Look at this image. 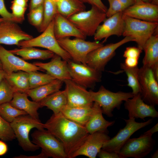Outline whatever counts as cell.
Instances as JSON below:
<instances>
[{"label":"cell","instance_id":"cb8c5ba5","mask_svg":"<svg viewBox=\"0 0 158 158\" xmlns=\"http://www.w3.org/2000/svg\"><path fill=\"white\" fill-rule=\"evenodd\" d=\"M24 92H15L13 98L9 102L14 107L25 112L33 118L40 120L38 109L41 107L39 102L30 100Z\"/></svg>","mask_w":158,"mask_h":158},{"label":"cell","instance_id":"484cf974","mask_svg":"<svg viewBox=\"0 0 158 158\" xmlns=\"http://www.w3.org/2000/svg\"><path fill=\"white\" fill-rule=\"evenodd\" d=\"M92 107H74L66 105L61 112L68 119L85 126L91 116Z\"/></svg>","mask_w":158,"mask_h":158},{"label":"cell","instance_id":"8fae6325","mask_svg":"<svg viewBox=\"0 0 158 158\" xmlns=\"http://www.w3.org/2000/svg\"><path fill=\"white\" fill-rule=\"evenodd\" d=\"M71 80L85 88H93L96 83L100 82L102 72L87 64L75 62L71 60L67 62Z\"/></svg>","mask_w":158,"mask_h":158},{"label":"cell","instance_id":"7bdbcfd3","mask_svg":"<svg viewBox=\"0 0 158 158\" xmlns=\"http://www.w3.org/2000/svg\"><path fill=\"white\" fill-rule=\"evenodd\" d=\"M83 3H87L92 6H95L102 11L106 13L107 8L101 0H80Z\"/></svg>","mask_w":158,"mask_h":158},{"label":"cell","instance_id":"74e56055","mask_svg":"<svg viewBox=\"0 0 158 158\" xmlns=\"http://www.w3.org/2000/svg\"><path fill=\"white\" fill-rule=\"evenodd\" d=\"M15 92L6 79H3L0 84V104L10 102Z\"/></svg>","mask_w":158,"mask_h":158},{"label":"cell","instance_id":"836d02e7","mask_svg":"<svg viewBox=\"0 0 158 158\" xmlns=\"http://www.w3.org/2000/svg\"><path fill=\"white\" fill-rule=\"evenodd\" d=\"M29 83V89L34 88L49 83L55 79L52 76L47 73L31 71L28 72Z\"/></svg>","mask_w":158,"mask_h":158},{"label":"cell","instance_id":"52a82bcc","mask_svg":"<svg viewBox=\"0 0 158 158\" xmlns=\"http://www.w3.org/2000/svg\"><path fill=\"white\" fill-rule=\"evenodd\" d=\"M60 46L70 56L74 62L84 64L87 55L94 50L104 45L102 42L90 41L76 38L67 37L57 40Z\"/></svg>","mask_w":158,"mask_h":158},{"label":"cell","instance_id":"44dd1931","mask_svg":"<svg viewBox=\"0 0 158 158\" xmlns=\"http://www.w3.org/2000/svg\"><path fill=\"white\" fill-rule=\"evenodd\" d=\"M52 76L56 79L63 81L67 80H71L67 61L63 60L59 55L55 54L51 61L44 63L40 62L33 63Z\"/></svg>","mask_w":158,"mask_h":158},{"label":"cell","instance_id":"60d3db41","mask_svg":"<svg viewBox=\"0 0 158 158\" xmlns=\"http://www.w3.org/2000/svg\"><path fill=\"white\" fill-rule=\"evenodd\" d=\"M0 15L5 20L12 21L17 23H21L24 19L18 18L9 12L7 9L4 0H0Z\"/></svg>","mask_w":158,"mask_h":158},{"label":"cell","instance_id":"2e32d148","mask_svg":"<svg viewBox=\"0 0 158 158\" xmlns=\"http://www.w3.org/2000/svg\"><path fill=\"white\" fill-rule=\"evenodd\" d=\"M107 133L96 132L89 134L79 148L70 158L83 155L89 158H95L104 143L110 139Z\"/></svg>","mask_w":158,"mask_h":158},{"label":"cell","instance_id":"b9f144b4","mask_svg":"<svg viewBox=\"0 0 158 158\" xmlns=\"http://www.w3.org/2000/svg\"><path fill=\"white\" fill-rule=\"evenodd\" d=\"M142 50L138 47H128L126 48L124 51L123 56L125 58H130L139 59Z\"/></svg>","mask_w":158,"mask_h":158},{"label":"cell","instance_id":"6f0895ef","mask_svg":"<svg viewBox=\"0 0 158 158\" xmlns=\"http://www.w3.org/2000/svg\"><path fill=\"white\" fill-rule=\"evenodd\" d=\"M5 20V19L3 18H0V22L3 20Z\"/></svg>","mask_w":158,"mask_h":158},{"label":"cell","instance_id":"d6a6232c","mask_svg":"<svg viewBox=\"0 0 158 158\" xmlns=\"http://www.w3.org/2000/svg\"><path fill=\"white\" fill-rule=\"evenodd\" d=\"M44 17L42 23L38 29L43 32L54 18L58 12L56 5L53 0H44L43 3Z\"/></svg>","mask_w":158,"mask_h":158},{"label":"cell","instance_id":"f6af8a7d","mask_svg":"<svg viewBox=\"0 0 158 158\" xmlns=\"http://www.w3.org/2000/svg\"><path fill=\"white\" fill-rule=\"evenodd\" d=\"M139 59L136 58H125L124 63L127 66L129 67H134L138 66Z\"/></svg>","mask_w":158,"mask_h":158},{"label":"cell","instance_id":"1f68e13d","mask_svg":"<svg viewBox=\"0 0 158 158\" xmlns=\"http://www.w3.org/2000/svg\"><path fill=\"white\" fill-rule=\"evenodd\" d=\"M120 66L127 76L128 85L132 89V93L134 95L140 93V88L139 80V68L138 66L128 67L124 63H121Z\"/></svg>","mask_w":158,"mask_h":158},{"label":"cell","instance_id":"bcb514c9","mask_svg":"<svg viewBox=\"0 0 158 158\" xmlns=\"http://www.w3.org/2000/svg\"><path fill=\"white\" fill-rule=\"evenodd\" d=\"M44 0H30L29 6V11L43 4Z\"/></svg>","mask_w":158,"mask_h":158},{"label":"cell","instance_id":"8d00e7d4","mask_svg":"<svg viewBox=\"0 0 158 158\" xmlns=\"http://www.w3.org/2000/svg\"><path fill=\"white\" fill-rule=\"evenodd\" d=\"M16 138L10 123L0 115V139L3 140L9 141Z\"/></svg>","mask_w":158,"mask_h":158},{"label":"cell","instance_id":"277c9868","mask_svg":"<svg viewBox=\"0 0 158 158\" xmlns=\"http://www.w3.org/2000/svg\"><path fill=\"white\" fill-rule=\"evenodd\" d=\"M89 91L93 102L97 103L101 107L102 113L109 117L113 116L112 112L114 109H119L123 101L132 98L134 95L131 92H113L102 85L97 92L91 90Z\"/></svg>","mask_w":158,"mask_h":158},{"label":"cell","instance_id":"6da1fadb","mask_svg":"<svg viewBox=\"0 0 158 158\" xmlns=\"http://www.w3.org/2000/svg\"><path fill=\"white\" fill-rule=\"evenodd\" d=\"M43 125L62 142L68 158L79 148L89 134L84 126L68 119L61 112L53 114Z\"/></svg>","mask_w":158,"mask_h":158},{"label":"cell","instance_id":"7a4b0ae2","mask_svg":"<svg viewBox=\"0 0 158 158\" xmlns=\"http://www.w3.org/2000/svg\"><path fill=\"white\" fill-rule=\"evenodd\" d=\"M18 144L25 151L33 152L40 148L31 141L29 134L31 130L36 128L39 130L45 128L40 120L36 119L28 114L19 116L10 123Z\"/></svg>","mask_w":158,"mask_h":158},{"label":"cell","instance_id":"7dc6e473","mask_svg":"<svg viewBox=\"0 0 158 158\" xmlns=\"http://www.w3.org/2000/svg\"><path fill=\"white\" fill-rule=\"evenodd\" d=\"M8 150V147L7 144L4 142L0 140V156L6 154Z\"/></svg>","mask_w":158,"mask_h":158},{"label":"cell","instance_id":"d590c367","mask_svg":"<svg viewBox=\"0 0 158 158\" xmlns=\"http://www.w3.org/2000/svg\"><path fill=\"white\" fill-rule=\"evenodd\" d=\"M43 17V4L30 11L28 14V18L29 23L38 29L42 23Z\"/></svg>","mask_w":158,"mask_h":158},{"label":"cell","instance_id":"5b68a950","mask_svg":"<svg viewBox=\"0 0 158 158\" xmlns=\"http://www.w3.org/2000/svg\"><path fill=\"white\" fill-rule=\"evenodd\" d=\"M54 20L51 21L42 33L38 37L31 39L20 41L18 46L20 48L39 47L47 49L60 56L67 61L72 59L69 54L59 45L54 35Z\"/></svg>","mask_w":158,"mask_h":158},{"label":"cell","instance_id":"4fadbf2b","mask_svg":"<svg viewBox=\"0 0 158 158\" xmlns=\"http://www.w3.org/2000/svg\"><path fill=\"white\" fill-rule=\"evenodd\" d=\"M139 80L140 94L143 101L148 104H158V81L152 68L143 66L139 69Z\"/></svg>","mask_w":158,"mask_h":158},{"label":"cell","instance_id":"db71d44e","mask_svg":"<svg viewBox=\"0 0 158 158\" xmlns=\"http://www.w3.org/2000/svg\"><path fill=\"white\" fill-rule=\"evenodd\" d=\"M152 3L157 5H158V0H152Z\"/></svg>","mask_w":158,"mask_h":158},{"label":"cell","instance_id":"9a60e30c","mask_svg":"<svg viewBox=\"0 0 158 158\" xmlns=\"http://www.w3.org/2000/svg\"><path fill=\"white\" fill-rule=\"evenodd\" d=\"M100 25L93 36L95 41L104 39L102 42H105L107 38L112 35L118 37L122 35L124 31L125 23L122 12L116 13L108 17Z\"/></svg>","mask_w":158,"mask_h":158},{"label":"cell","instance_id":"4dcf8cb0","mask_svg":"<svg viewBox=\"0 0 158 158\" xmlns=\"http://www.w3.org/2000/svg\"><path fill=\"white\" fill-rule=\"evenodd\" d=\"M5 79L15 92H25L29 89L28 72L23 71L14 72L7 75Z\"/></svg>","mask_w":158,"mask_h":158},{"label":"cell","instance_id":"4316f807","mask_svg":"<svg viewBox=\"0 0 158 158\" xmlns=\"http://www.w3.org/2000/svg\"><path fill=\"white\" fill-rule=\"evenodd\" d=\"M41 107H46L52 110L53 114L60 113L62 108L67 104L66 91L59 90L48 96L39 102Z\"/></svg>","mask_w":158,"mask_h":158},{"label":"cell","instance_id":"ee69618b","mask_svg":"<svg viewBox=\"0 0 158 158\" xmlns=\"http://www.w3.org/2000/svg\"><path fill=\"white\" fill-rule=\"evenodd\" d=\"M100 158H120L119 154L115 152H110L101 149L97 155Z\"/></svg>","mask_w":158,"mask_h":158},{"label":"cell","instance_id":"ffe728a7","mask_svg":"<svg viewBox=\"0 0 158 158\" xmlns=\"http://www.w3.org/2000/svg\"><path fill=\"white\" fill-rule=\"evenodd\" d=\"M122 13L127 16L148 22H158V5L142 1L125 9Z\"/></svg>","mask_w":158,"mask_h":158},{"label":"cell","instance_id":"f1b7e54d","mask_svg":"<svg viewBox=\"0 0 158 158\" xmlns=\"http://www.w3.org/2000/svg\"><path fill=\"white\" fill-rule=\"evenodd\" d=\"M58 13L68 18L78 12L85 11L86 6L80 0H53Z\"/></svg>","mask_w":158,"mask_h":158},{"label":"cell","instance_id":"f35d334b","mask_svg":"<svg viewBox=\"0 0 158 158\" xmlns=\"http://www.w3.org/2000/svg\"><path fill=\"white\" fill-rule=\"evenodd\" d=\"M28 3L20 1L13 0L11 2V13L15 16L23 19L24 14L27 9Z\"/></svg>","mask_w":158,"mask_h":158},{"label":"cell","instance_id":"30bf717a","mask_svg":"<svg viewBox=\"0 0 158 158\" xmlns=\"http://www.w3.org/2000/svg\"><path fill=\"white\" fill-rule=\"evenodd\" d=\"M135 118H133L128 119H123L126 123V126L123 128L121 129L114 137L106 142L102 149L118 153L123 145L134 133L152 122V118L143 122H137Z\"/></svg>","mask_w":158,"mask_h":158},{"label":"cell","instance_id":"7402d4cb","mask_svg":"<svg viewBox=\"0 0 158 158\" xmlns=\"http://www.w3.org/2000/svg\"><path fill=\"white\" fill-rule=\"evenodd\" d=\"M54 31L56 40L70 37L85 40L86 36L67 18L57 12L54 18Z\"/></svg>","mask_w":158,"mask_h":158},{"label":"cell","instance_id":"f546056e","mask_svg":"<svg viewBox=\"0 0 158 158\" xmlns=\"http://www.w3.org/2000/svg\"><path fill=\"white\" fill-rule=\"evenodd\" d=\"M15 55L20 56L24 60L37 59L46 60L52 58L55 54L48 50H43L34 47L15 49L9 50Z\"/></svg>","mask_w":158,"mask_h":158},{"label":"cell","instance_id":"680465c9","mask_svg":"<svg viewBox=\"0 0 158 158\" xmlns=\"http://www.w3.org/2000/svg\"><path fill=\"white\" fill-rule=\"evenodd\" d=\"M0 68H2V64H1V63L0 61Z\"/></svg>","mask_w":158,"mask_h":158},{"label":"cell","instance_id":"816d5d0a","mask_svg":"<svg viewBox=\"0 0 158 158\" xmlns=\"http://www.w3.org/2000/svg\"><path fill=\"white\" fill-rule=\"evenodd\" d=\"M7 75L2 68H0V84L2 80L5 78Z\"/></svg>","mask_w":158,"mask_h":158},{"label":"cell","instance_id":"ba28073f","mask_svg":"<svg viewBox=\"0 0 158 158\" xmlns=\"http://www.w3.org/2000/svg\"><path fill=\"white\" fill-rule=\"evenodd\" d=\"M134 41L130 37H125L121 40L115 43L103 45L92 51L87 55L86 63L91 67L102 71L108 63L114 56L116 50L125 44Z\"/></svg>","mask_w":158,"mask_h":158},{"label":"cell","instance_id":"3957f363","mask_svg":"<svg viewBox=\"0 0 158 158\" xmlns=\"http://www.w3.org/2000/svg\"><path fill=\"white\" fill-rule=\"evenodd\" d=\"M125 26L122 35L133 38L138 47L143 50L147 40L154 33H157L158 23L144 21L131 18L123 14Z\"/></svg>","mask_w":158,"mask_h":158},{"label":"cell","instance_id":"11a10c76","mask_svg":"<svg viewBox=\"0 0 158 158\" xmlns=\"http://www.w3.org/2000/svg\"><path fill=\"white\" fill-rule=\"evenodd\" d=\"M141 1L145 2L151 3L152 0H141Z\"/></svg>","mask_w":158,"mask_h":158},{"label":"cell","instance_id":"ac0fdd59","mask_svg":"<svg viewBox=\"0 0 158 158\" xmlns=\"http://www.w3.org/2000/svg\"><path fill=\"white\" fill-rule=\"evenodd\" d=\"M67 96V104L74 107H92V101L90 91L71 79L64 80Z\"/></svg>","mask_w":158,"mask_h":158},{"label":"cell","instance_id":"d4e9b609","mask_svg":"<svg viewBox=\"0 0 158 158\" xmlns=\"http://www.w3.org/2000/svg\"><path fill=\"white\" fill-rule=\"evenodd\" d=\"M63 81L55 79L52 81L37 87L29 89L24 93L32 100L36 102H40L48 96L60 90Z\"/></svg>","mask_w":158,"mask_h":158},{"label":"cell","instance_id":"5bb4252c","mask_svg":"<svg viewBox=\"0 0 158 158\" xmlns=\"http://www.w3.org/2000/svg\"><path fill=\"white\" fill-rule=\"evenodd\" d=\"M0 61L3 69L7 75L19 71L27 72L44 71V70L33 64L29 63L5 49L0 44Z\"/></svg>","mask_w":158,"mask_h":158},{"label":"cell","instance_id":"e575fe53","mask_svg":"<svg viewBox=\"0 0 158 158\" xmlns=\"http://www.w3.org/2000/svg\"><path fill=\"white\" fill-rule=\"evenodd\" d=\"M26 114L25 112L14 107L9 102L0 104V115L10 123L16 117Z\"/></svg>","mask_w":158,"mask_h":158},{"label":"cell","instance_id":"ab89813d","mask_svg":"<svg viewBox=\"0 0 158 158\" xmlns=\"http://www.w3.org/2000/svg\"><path fill=\"white\" fill-rule=\"evenodd\" d=\"M109 7L106 13L107 17H109L120 12H122L126 8L118 0H107Z\"/></svg>","mask_w":158,"mask_h":158},{"label":"cell","instance_id":"d6986e66","mask_svg":"<svg viewBox=\"0 0 158 158\" xmlns=\"http://www.w3.org/2000/svg\"><path fill=\"white\" fill-rule=\"evenodd\" d=\"M124 106L128 111L129 118H140L144 120L147 117L155 118L158 117V112L154 106L145 102L140 93L125 101Z\"/></svg>","mask_w":158,"mask_h":158},{"label":"cell","instance_id":"9c48e42d","mask_svg":"<svg viewBox=\"0 0 158 158\" xmlns=\"http://www.w3.org/2000/svg\"><path fill=\"white\" fill-rule=\"evenodd\" d=\"M31 137L32 142L41 147L48 157L68 158L62 142L47 130H36Z\"/></svg>","mask_w":158,"mask_h":158},{"label":"cell","instance_id":"7c38bea8","mask_svg":"<svg viewBox=\"0 0 158 158\" xmlns=\"http://www.w3.org/2000/svg\"><path fill=\"white\" fill-rule=\"evenodd\" d=\"M155 144L152 136L143 133L138 138H130L118 153L120 158L144 157L153 150Z\"/></svg>","mask_w":158,"mask_h":158},{"label":"cell","instance_id":"9f6ffc18","mask_svg":"<svg viewBox=\"0 0 158 158\" xmlns=\"http://www.w3.org/2000/svg\"><path fill=\"white\" fill-rule=\"evenodd\" d=\"M135 3H139L142 1L141 0H134Z\"/></svg>","mask_w":158,"mask_h":158},{"label":"cell","instance_id":"681fc988","mask_svg":"<svg viewBox=\"0 0 158 158\" xmlns=\"http://www.w3.org/2000/svg\"><path fill=\"white\" fill-rule=\"evenodd\" d=\"M158 130V123H157L153 127L144 133L146 135L152 136V135Z\"/></svg>","mask_w":158,"mask_h":158},{"label":"cell","instance_id":"f907efd6","mask_svg":"<svg viewBox=\"0 0 158 158\" xmlns=\"http://www.w3.org/2000/svg\"><path fill=\"white\" fill-rule=\"evenodd\" d=\"M152 69L154 75L157 80L158 81V64L154 66Z\"/></svg>","mask_w":158,"mask_h":158},{"label":"cell","instance_id":"8992f818","mask_svg":"<svg viewBox=\"0 0 158 158\" xmlns=\"http://www.w3.org/2000/svg\"><path fill=\"white\" fill-rule=\"evenodd\" d=\"M106 17V13L92 6L90 10L78 12L68 19L87 37L94 36Z\"/></svg>","mask_w":158,"mask_h":158},{"label":"cell","instance_id":"f5cc1de1","mask_svg":"<svg viewBox=\"0 0 158 158\" xmlns=\"http://www.w3.org/2000/svg\"><path fill=\"white\" fill-rule=\"evenodd\" d=\"M152 158H158V150H157L152 155H151Z\"/></svg>","mask_w":158,"mask_h":158},{"label":"cell","instance_id":"c3c4849f","mask_svg":"<svg viewBox=\"0 0 158 158\" xmlns=\"http://www.w3.org/2000/svg\"><path fill=\"white\" fill-rule=\"evenodd\" d=\"M126 9L135 3L134 0H118Z\"/></svg>","mask_w":158,"mask_h":158},{"label":"cell","instance_id":"83f0119b","mask_svg":"<svg viewBox=\"0 0 158 158\" xmlns=\"http://www.w3.org/2000/svg\"><path fill=\"white\" fill-rule=\"evenodd\" d=\"M143 50L145 55L143 66L152 68L158 64V34L153 35L147 40Z\"/></svg>","mask_w":158,"mask_h":158},{"label":"cell","instance_id":"603a6c76","mask_svg":"<svg viewBox=\"0 0 158 158\" xmlns=\"http://www.w3.org/2000/svg\"><path fill=\"white\" fill-rule=\"evenodd\" d=\"M100 106L94 102L91 116L85 127L88 133L91 134L96 132H108L107 128L112 126L115 121H109L104 118Z\"/></svg>","mask_w":158,"mask_h":158},{"label":"cell","instance_id":"e0dca14e","mask_svg":"<svg viewBox=\"0 0 158 158\" xmlns=\"http://www.w3.org/2000/svg\"><path fill=\"white\" fill-rule=\"evenodd\" d=\"M17 23L5 19L0 22V44L18 46L20 41L33 38L23 31Z\"/></svg>","mask_w":158,"mask_h":158}]
</instances>
